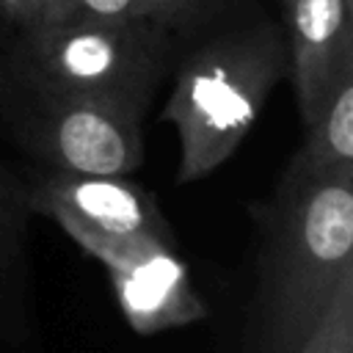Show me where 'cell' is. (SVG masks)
<instances>
[{
	"instance_id": "obj_6",
	"label": "cell",
	"mask_w": 353,
	"mask_h": 353,
	"mask_svg": "<svg viewBox=\"0 0 353 353\" xmlns=\"http://www.w3.org/2000/svg\"><path fill=\"white\" fill-rule=\"evenodd\" d=\"M25 201L47 218H74L108 232H141L174 243L154 196L130 176L50 171L25 188Z\"/></svg>"
},
{
	"instance_id": "obj_9",
	"label": "cell",
	"mask_w": 353,
	"mask_h": 353,
	"mask_svg": "<svg viewBox=\"0 0 353 353\" xmlns=\"http://www.w3.org/2000/svg\"><path fill=\"white\" fill-rule=\"evenodd\" d=\"M290 353H353V273H347L320 320Z\"/></svg>"
},
{
	"instance_id": "obj_12",
	"label": "cell",
	"mask_w": 353,
	"mask_h": 353,
	"mask_svg": "<svg viewBox=\"0 0 353 353\" xmlns=\"http://www.w3.org/2000/svg\"><path fill=\"white\" fill-rule=\"evenodd\" d=\"M28 207L25 201V188H19L14 196L3 188V179H0V268L6 262V256L14 251V243H17V232H19V218H17V210ZM30 210V207H28Z\"/></svg>"
},
{
	"instance_id": "obj_2",
	"label": "cell",
	"mask_w": 353,
	"mask_h": 353,
	"mask_svg": "<svg viewBox=\"0 0 353 353\" xmlns=\"http://www.w3.org/2000/svg\"><path fill=\"white\" fill-rule=\"evenodd\" d=\"M284 74L287 39L270 19L218 30L179 61L160 110L179 141V185L210 176L237 152Z\"/></svg>"
},
{
	"instance_id": "obj_1",
	"label": "cell",
	"mask_w": 353,
	"mask_h": 353,
	"mask_svg": "<svg viewBox=\"0 0 353 353\" xmlns=\"http://www.w3.org/2000/svg\"><path fill=\"white\" fill-rule=\"evenodd\" d=\"M256 226V353H290L353 273V168L314 179H279L251 204Z\"/></svg>"
},
{
	"instance_id": "obj_13",
	"label": "cell",
	"mask_w": 353,
	"mask_h": 353,
	"mask_svg": "<svg viewBox=\"0 0 353 353\" xmlns=\"http://www.w3.org/2000/svg\"><path fill=\"white\" fill-rule=\"evenodd\" d=\"M44 0H0V14L14 19L17 25H30Z\"/></svg>"
},
{
	"instance_id": "obj_10",
	"label": "cell",
	"mask_w": 353,
	"mask_h": 353,
	"mask_svg": "<svg viewBox=\"0 0 353 353\" xmlns=\"http://www.w3.org/2000/svg\"><path fill=\"white\" fill-rule=\"evenodd\" d=\"M135 14V0H44L30 25H66V22H105L127 19Z\"/></svg>"
},
{
	"instance_id": "obj_8",
	"label": "cell",
	"mask_w": 353,
	"mask_h": 353,
	"mask_svg": "<svg viewBox=\"0 0 353 353\" xmlns=\"http://www.w3.org/2000/svg\"><path fill=\"white\" fill-rule=\"evenodd\" d=\"M339 168H353V66L339 74L320 113L306 124L303 143L281 176L314 179Z\"/></svg>"
},
{
	"instance_id": "obj_4",
	"label": "cell",
	"mask_w": 353,
	"mask_h": 353,
	"mask_svg": "<svg viewBox=\"0 0 353 353\" xmlns=\"http://www.w3.org/2000/svg\"><path fill=\"white\" fill-rule=\"evenodd\" d=\"M55 223L105 265L119 309L135 334L149 336L207 317V303L193 290L174 243L141 232H108L74 218Z\"/></svg>"
},
{
	"instance_id": "obj_5",
	"label": "cell",
	"mask_w": 353,
	"mask_h": 353,
	"mask_svg": "<svg viewBox=\"0 0 353 353\" xmlns=\"http://www.w3.org/2000/svg\"><path fill=\"white\" fill-rule=\"evenodd\" d=\"M33 110L22 124L25 143L55 171L130 176L143 163V116L83 97L30 91Z\"/></svg>"
},
{
	"instance_id": "obj_11",
	"label": "cell",
	"mask_w": 353,
	"mask_h": 353,
	"mask_svg": "<svg viewBox=\"0 0 353 353\" xmlns=\"http://www.w3.org/2000/svg\"><path fill=\"white\" fill-rule=\"evenodd\" d=\"M223 0H135V14L182 36Z\"/></svg>"
},
{
	"instance_id": "obj_7",
	"label": "cell",
	"mask_w": 353,
	"mask_h": 353,
	"mask_svg": "<svg viewBox=\"0 0 353 353\" xmlns=\"http://www.w3.org/2000/svg\"><path fill=\"white\" fill-rule=\"evenodd\" d=\"M281 11L287 74L306 127L339 74L353 66V0H281Z\"/></svg>"
},
{
	"instance_id": "obj_3",
	"label": "cell",
	"mask_w": 353,
	"mask_h": 353,
	"mask_svg": "<svg viewBox=\"0 0 353 353\" xmlns=\"http://www.w3.org/2000/svg\"><path fill=\"white\" fill-rule=\"evenodd\" d=\"M176 44V33L146 17L19 25L8 61L28 91L97 99L143 116Z\"/></svg>"
}]
</instances>
